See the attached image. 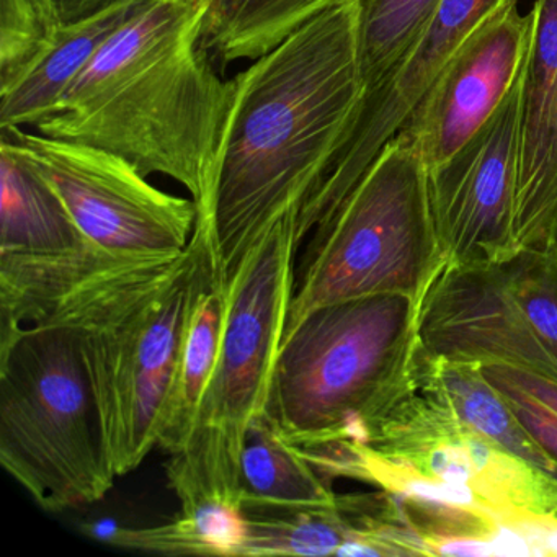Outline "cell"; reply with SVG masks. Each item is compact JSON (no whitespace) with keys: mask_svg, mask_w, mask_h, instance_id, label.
<instances>
[{"mask_svg":"<svg viewBox=\"0 0 557 557\" xmlns=\"http://www.w3.org/2000/svg\"><path fill=\"white\" fill-rule=\"evenodd\" d=\"M363 97L351 0L329 5L234 77L213 205L227 276L273 224L299 221L344 148Z\"/></svg>","mask_w":557,"mask_h":557,"instance_id":"obj_1","label":"cell"},{"mask_svg":"<svg viewBox=\"0 0 557 557\" xmlns=\"http://www.w3.org/2000/svg\"><path fill=\"white\" fill-rule=\"evenodd\" d=\"M207 12V0H152L34 128L113 152L146 177L174 178L197 205V221L213 224L234 79L218 74L203 45Z\"/></svg>","mask_w":557,"mask_h":557,"instance_id":"obj_2","label":"cell"},{"mask_svg":"<svg viewBox=\"0 0 557 557\" xmlns=\"http://www.w3.org/2000/svg\"><path fill=\"white\" fill-rule=\"evenodd\" d=\"M224 275L213 224L197 221L181 256L107 270L61 296L40 322L84 332L119 475L135 471L158 445L162 409L195 315Z\"/></svg>","mask_w":557,"mask_h":557,"instance_id":"obj_3","label":"cell"},{"mask_svg":"<svg viewBox=\"0 0 557 557\" xmlns=\"http://www.w3.org/2000/svg\"><path fill=\"white\" fill-rule=\"evenodd\" d=\"M285 218L230 273V308L220 355L190 436L165 462L181 513L239 508L240 456L253 417L265 412L295 293L301 240Z\"/></svg>","mask_w":557,"mask_h":557,"instance_id":"obj_4","label":"cell"},{"mask_svg":"<svg viewBox=\"0 0 557 557\" xmlns=\"http://www.w3.org/2000/svg\"><path fill=\"white\" fill-rule=\"evenodd\" d=\"M0 465L50 511L102 500L120 478L81 329L0 334Z\"/></svg>","mask_w":557,"mask_h":557,"instance_id":"obj_5","label":"cell"},{"mask_svg":"<svg viewBox=\"0 0 557 557\" xmlns=\"http://www.w3.org/2000/svg\"><path fill=\"white\" fill-rule=\"evenodd\" d=\"M419 299L374 295L315 308L285 332L267 413L293 445L354 435L406 384Z\"/></svg>","mask_w":557,"mask_h":557,"instance_id":"obj_6","label":"cell"},{"mask_svg":"<svg viewBox=\"0 0 557 557\" xmlns=\"http://www.w3.org/2000/svg\"><path fill=\"white\" fill-rule=\"evenodd\" d=\"M443 265L425 164L397 135L299 247L285 332L315 308L345 299L404 295L422 301Z\"/></svg>","mask_w":557,"mask_h":557,"instance_id":"obj_7","label":"cell"},{"mask_svg":"<svg viewBox=\"0 0 557 557\" xmlns=\"http://www.w3.org/2000/svg\"><path fill=\"white\" fill-rule=\"evenodd\" d=\"M347 440L380 461L432 481L468 487L502 518L557 513V481L461 422L412 370L396 396Z\"/></svg>","mask_w":557,"mask_h":557,"instance_id":"obj_8","label":"cell"},{"mask_svg":"<svg viewBox=\"0 0 557 557\" xmlns=\"http://www.w3.org/2000/svg\"><path fill=\"white\" fill-rule=\"evenodd\" d=\"M0 138L53 185L84 234L103 250L177 256L190 244L198 220L195 201L159 190L126 159L24 128L0 129Z\"/></svg>","mask_w":557,"mask_h":557,"instance_id":"obj_9","label":"cell"},{"mask_svg":"<svg viewBox=\"0 0 557 557\" xmlns=\"http://www.w3.org/2000/svg\"><path fill=\"white\" fill-rule=\"evenodd\" d=\"M523 77L524 61L491 119L451 158L426 171L430 211L445 263L485 265L520 250L515 220Z\"/></svg>","mask_w":557,"mask_h":557,"instance_id":"obj_10","label":"cell"},{"mask_svg":"<svg viewBox=\"0 0 557 557\" xmlns=\"http://www.w3.org/2000/svg\"><path fill=\"white\" fill-rule=\"evenodd\" d=\"M518 0H442L409 50L364 96L344 148L338 152L311 203L299 218L306 239L322 218L331 214L363 177L384 146L396 138L422 102L443 67L485 22Z\"/></svg>","mask_w":557,"mask_h":557,"instance_id":"obj_11","label":"cell"},{"mask_svg":"<svg viewBox=\"0 0 557 557\" xmlns=\"http://www.w3.org/2000/svg\"><path fill=\"white\" fill-rule=\"evenodd\" d=\"M502 262L442 267L420 302V347L449 361L507 364L557 381V361L515 302Z\"/></svg>","mask_w":557,"mask_h":557,"instance_id":"obj_12","label":"cell"},{"mask_svg":"<svg viewBox=\"0 0 557 557\" xmlns=\"http://www.w3.org/2000/svg\"><path fill=\"white\" fill-rule=\"evenodd\" d=\"M533 11L518 4L474 32L448 61L397 135L422 156L426 171L451 158L500 106L530 47Z\"/></svg>","mask_w":557,"mask_h":557,"instance_id":"obj_13","label":"cell"},{"mask_svg":"<svg viewBox=\"0 0 557 557\" xmlns=\"http://www.w3.org/2000/svg\"><path fill=\"white\" fill-rule=\"evenodd\" d=\"M531 11L515 226L518 249L550 250L557 227V0H534Z\"/></svg>","mask_w":557,"mask_h":557,"instance_id":"obj_14","label":"cell"},{"mask_svg":"<svg viewBox=\"0 0 557 557\" xmlns=\"http://www.w3.org/2000/svg\"><path fill=\"white\" fill-rule=\"evenodd\" d=\"M151 2L125 0L96 17L58 28L17 79L0 87V129L34 128L100 48Z\"/></svg>","mask_w":557,"mask_h":557,"instance_id":"obj_15","label":"cell"},{"mask_svg":"<svg viewBox=\"0 0 557 557\" xmlns=\"http://www.w3.org/2000/svg\"><path fill=\"white\" fill-rule=\"evenodd\" d=\"M0 253L60 256L94 246L53 185L0 138Z\"/></svg>","mask_w":557,"mask_h":557,"instance_id":"obj_16","label":"cell"},{"mask_svg":"<svg viewBox=\"0 0 557 557\" xmlns=\"http://www.w3.org/2000/svg\"><path fill=\"white\" fill-rule=\"evenodd\" d=\"M416 370L465 425L557 481V466L521 425L504 394L488 383L481 364L432 357L419 344Z\"/></svg>","mask_w":557,"mask_h":557,"instance_id":"obj_17","label":"cell"},{"mask_svg":"<svg viewBox=\"0 0 557 557\" xmlns=\"http://www.w3.org/2000/svg\"><path fill=\"white\" fill-rule=\"evenodd\" d=\"M337 497L331 479L283 435L267 410L253 417L240 456L239 508L244 502L331 505Z\"/></svg>","mask_w":557,"mask_h":557,"instance_id":"obj_18","label":"cell"},{"mask_svg":"<svg viewBox=\"0 0 557 557\" xmlns=\"http://www.w3.org/2000/svg\"><path fill=\"white\" fill-rule=\"evenodd\" d=\"M230 308V276L218 280L198 308L174 383L165 399L158 429V445L169 456L184 448L220 355Z\"/></svg>","mask_w":557,"mask_h":557,"instance_id":"obj_19","label":"cell"},{"mask_svg":"<svg viewBox=\"0 0 557 557\" xmlns=\"http://www.w3.org/2000/svg\"><path fill=\"white\" fill-rule=\"evenodd\" d=\"M239 556H337L354 537L337 500L331 505L240 504Z\"/></svg>","mask_w":557,"mask_h":557,"instance_id":"obj_20","label":"cell"},{"mask_svg":"<svg viewBox=\"0 0 557 557\" xmlns=\"http://www.w3.org/2000/svg\"><path fill=\"white\" fill-rule=\"evenodd\" d=\"M125 0H0V87L9 86L58 28L96 17Z\"/></svg>","mask_w":557,"mask_h":557,"instance_id":"obj_21","label":"cell"},{"mask_svg":"<svg viewBox=\"0 0 557 557\" xmlns=\"http://www.w3.org/2000/svg\"><path fill=\"white\" fill-rule=\"evenodd\" d=\"M351 2L358 11V57L367 96L409 50L442 0Z\"/></svg>","mask_w":557,"mask_h":557,"instance_id":"obj_22","label":"cell"},{"mask_svg":"<svg viewBox=\"0 0 557 557\" xmlns=\"http://www.w3.org/2000/svg\"><path fill=\"white\" fill-rule=\"evenodd\" d=\"M244 537L240 510L227 507H207L195 513H181L158 527L128 530L119 528L110 540L116 546L143 553L171 556H239Z\"/></svg>","mask_w":557,"mask_h":557,"instance_id":"obj_23","label":"cell"},{"mask_svg":"<svg viewBox=\"0 0 557 557\" xmlns=\"http://www.w3.org/2000/svg\"><path fill=\"white\" fill-rule=\"evenodd\" d=\"M337 0H247L213 57L223 64L257 60Z\"/></svg>","mask_w":557,"mask_h":557,"instance_id":"obj_24","label":"cell"},{"mask_svg":"<svg viewBox=\"0 0 557 557\" xmlns=\"http://www.w3.org/2000/svg\"><path fill=\"white\" fill-rule=\"evenodd\" d=\"M508 289L531 331L557 361V256L520 249L504 260Z\"/></svg>","mask_w":557,"mask_h":557,"instance_id":"obj_25","label":"cell"},{"mask_svg":"<svg viewBox=\"0 0 557 557\" xmlns=\"http://www.w3.org/2000/svg\"><path fill=\"white\" fill-rule=\"evenodd\" d=\"M487 381L504 394L521 425L557 466V413L507 381L494 380V377H487Z\"/></svg>","mask_w":557,"mask_h":557,"instance_id":"obj_26","label":"cell"},{"mask_svg":"<svg viewBox=\"0 0 557 557\" xmlns=\"http://www.w3.org/2000/svg\"><path fill=\"white\" fill-rule=\"evenodd\" d=\"M481 370L485 377L507 381L557 413L556 380H549V377L540 376V374L530 373L520 368L507 367V364H484Z\"/></svg>","mask_w":557,"mask_h":557,"instance_id":"obj_27","label":"cell"},{"mask_svg":"<svg viewBox=\"0 0 557 557\" xmlns=\"http://www.w3.org/2000/svg\"><path fill=\"white\" fill-rule=\"evenodd\" d=\"M208 12L205 17L203 45L211 54L226 37L236 22L247 0H207Z\"/></svg>","mask_w":557,"mask_h":557,"instance_id":"obj_28","label":"cell"},{"mask_svg":"<svg viewBox=\"0 0 557 557\" xmlns=\"http://www.w3.org/2000/svg\"><path fill=\"white\" fill-rule=\"evenodd\" d=\"M550 250H553V252L556 253V256H557V227H556V233H554V236H553V243H550Z\"/></svg>","mask_w":557,"mask_h":557,"instance_id":"obj_29","label":"cell"},{"mask_svg":"<svg viewBox=\"0 0 557 557\" xmlns=\"http://www.w3.org/2000/svg\"><path fill=\"white\" fill-rule=\"evenodd\" d=\"M554 518H556V520H557V513H556V515H554Z\"/></svg>","mask_w":557,"mask_h":557,"instance_id":"obj_30","label":"cell"}]
</instances>
